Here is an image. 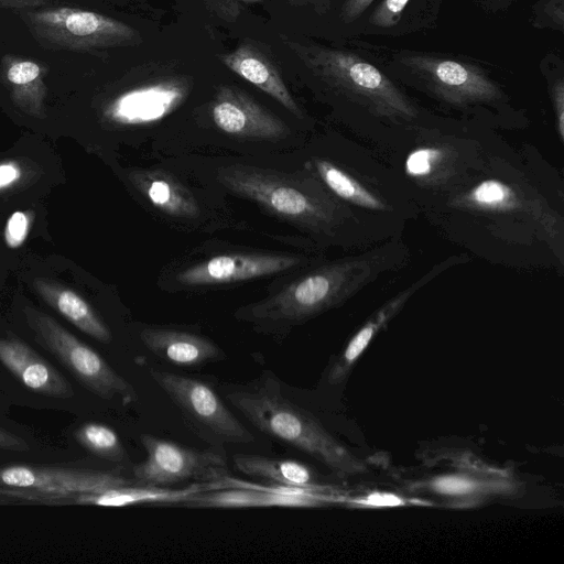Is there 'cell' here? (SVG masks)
<instances>
[{
    "label": "cell",
    "mask_w": 564,
    "mask_h": 564,
    "mask_svg": "<svg viewBox=\"0 0 564 564\" xmlns=\"http://www.w3.org/2000/svg\"><path fill=\"white\" fill-rule=\"evenodd\" d=\"M218 180L231 193L313 234L330 232L346 216L345 205L315 174L304 177L232 164L219 170Z\"/></svg>",
    "instance_id": "cell-2"
},
{
    "label": "cell",
    "mask_w": 564,
    "mask_h": 564,
    "mask_svg": "<svg viewBox=\"0 0 564 564\" xmlns=\"http://www.w3.org/2000/svg\"><path fill=\"white\" fill-rule=\"evenodd\" d=\"M436 488L445 494H464L470 489V484L462 478H443L436 482Z\"/></svg>",
    "instance_id": "cell-35"
},
{
    "label": "cell",
    "mask_w": 564,
    "mask_h": 564,
    "mask_svg": "<svg viewBox=\"0 0 564 564\" xmlns=\"http://www.w3.org/2000/svg\"><path fill=\"white\" fill-rule=\"evenodd\" d=\"M130 183L156 209L176 218H196L199 206L188 188L172 175L160 171L133 170Z\"/></svg>",
    "instance_id": "cell-20"
},
{
    "label": "cell",
    "mask_w": 564,
    "mask_h": 564,
    "mask_svg": "<svg viewBox=\"0 0 564 564\" xmlns=\"http://www.w3.org/2000/svg\"><path fill=\"white\" fill-rule=\"evenodd\" d=\"M62 505L61 499L28 490L0 486V505Z\"/></svg>",
    "instance_id": "cell-27"
},
{
    "label": "cell",
    "mask_w": 564,
    "mask_h": 564,
    "mask_svg": "<svg viewBox=\"0 0 564 564\" xmlns=\"http://www.w3.org/2000/svg\"><path fill=\"white\" fill-rule=\"evenodd\" d=\"M186 94V87L176 80L138 87L112 99L104 109V118L116 126H147L171 113Z\"/></svg>",
    "instance_id": "cell-13"
},
{
    "label": "cell",
    "mask_w": 564,
    "mask_h": 564,
    "mask_svg": "<svg viewBox=\"0 0 564 564\" xmlns=\"http://www.w3.org/2000/svg\"><path fill=\"white\" fill-rule=\"evenodd\" d=\"M149 373L178 408L193 433L210 446L224 448L256 440L208 381L153 368Z\"/></svg>",
    "instance_id": "cell-5"
},
{
    "label": "cell",
    "mask_w": 564,
    "mask_h": 564,
    "mask_svg": "<svg viewBox=\"0 0 564 564\" xmlns=\"http://www.w3.org/2000/svg\"><path fill=\"white\" fill-rule=\"evenodd\" d=\"M292 6H304L308 3L316 2L317 0H288Z\"/></svg>",
    "instance_id": "cell-38"
},
{
    "label": "cell",
    "mask_w": 564,
    "mask_h": 564,
    "mask_svg": "<svg viewBox=\"0 0 564 564\" xmlns=\"http://www.w3.org/2000/svg\"><path fill=\"white\" fill-rule=\"evenodd\" d=\"M140 338L153 355L177 367H200L225 358L213 340L191 332L148 326Z\"/></svg>",
    "instance_id": "cell-16"
},
{
    "label": "cell",
    "mask_w": 564,
    "mask_h": 564,
    "mask_svg": "<svg viewBox=\"0 0 564 564\" xmlns=\"http://www.w3.org/2000/svg\"><path fill=\"white\" fill-rule=\"evenodd\" d=\"M552 102L555 113L556 131L560 140L564 138V84L558 80L552 88Z\"/></svg>",
    "instance_id": "cell-31"
},
{
    "label": "cell",
    "mask_w": 564,
    "mask_h": 564,
    "mask_svg": "<svg viewBox=\"0 0 564 564\" xmlns=\"http://www.w3.org/2000/svg\"><path fill=\"white\" fill-rule=\"evenodd\" d=\"M366 505L387 507L401 505V500L391 494H372L367 499L361 501Z\"/></svg>",
    "instance_id": "cell-37"
},
{
    "label": "cell",
    "mask_w": 564,
    "mask_h": 564,
    "mask_svg": "<svg viewBox=\"0 0 564 564\" xmlns=\"http://www.w3.org/2000/svg\"><path fill=\"white\" fill-rule=\"evenodd\" d=\"M0 449L28 452L30 449V445L23 437L0 427Z\"/></svg>",
    "instance_id": "cell-33"
},
{
    "label": "cell",
    "mask_w": 564,
    "mask_h": 564,
    "mask_svg": "<svg viewBox=\"0 0 564 564\" xmlns=\"http://www.w3.org/2000/svg\"><path fill=\"white\" fill-rule=\"evenodd\" d=\"M404 251L390 242L314 269L271 296L240 307L236 317L265 334L286 335L291 328L345 301L382 272Z\"/></svg>",
    "instance_id": "cell-1"
},
{
    "label": "cell",
    "mask_w": 564,
    "mask_h": 564,
    "mask_svg": "<svg viewBox=\"0 0 564 564\" xmlns=\"http://www.w3.org/2000/svg\"><path fill=\"white\" fill-rule=\"evenodd\" d=\"M36 341L55 356L94 394L122 404L137 401L133 386L121 377L97 351L80 341L50 315L24 310Z\"/></svg>",
    "instance_id": "cell-6"
},
{
    "label": "cell",
    "mask_w": 564,
    "mask_h": 564,
    "mask_svg": "<svg viewBox=\"0 0 564 564\" xmlns=\"http://www.w3.org/2000/svg\"><path fill=\"white\" fill-rule=\"evenodd\" d=\"M23 18L35 41L48 50L93 52L141 42L131 25L95 11L42 7L25 10Z\"/></svg>",
    "instance_id": "cell-4"
},
{
    "label": "cell",
    "mask_w": 564,
    "mask_h": 564,
    "mask_svg": "<svg viewBox=\"0 0 564 564\" xmlns=\"http://www.w3.org/2000/svg\"><path fill=\"white\" fill-rule=\"evenodd\" d=\"M303 259L276 253H225L193 264L176 275L182 286L198 288L237 283L292 270Z\"/></svg>",
    "instance_id": "cell-10"
},
{
    "label": "cell",
    "mask_w": 564,
    "mask_h": 564,
    "mask_svg": "<svg viewBox=\"0 0 564 564\" xmlns=\"http://www.w3.org/2000/svg\"><path fill=\"white\" fill-rule=\"evenodd\" d=\"M76 441L93 455L117 464L129 462V455L117 432L102 423L89 422L78 427Z\"/></svg>",
    "instance_id": "cell-24"
},
{
    "label": "cell",
    "mask_w": 564,
    "mask_h": 564,
    "mask_svg": "<svg viewBox=\"0 0 564 564\" xmlns=\"http://www.w3.org/2000/svg\"><path fill=\"white\" fill-rule=\"evenodd\" d=\"M232 463L238 471L274 488L313 494L316 487L312 470L296 460L238 453L232 456Z\"/></svg>",
    "instance_id": "cell-21"
},
{
    "label": "cell",
    "mask_w": 564,
    "mask_h": 564,
    "mask_svg": "<svg viewBox=\"0 0 564 564\" xmlns=\"http://www.w3.org/2000/svg\"><path fill=\"white\" fill-rule=\"evenodd\" d=\"M410 0H383L373 11L370 22L379 28H392L402 15Z\"/></svg>",
    "instance_id": "cell-28"
},
{
    "label": "cell",
    "mask_w": 564,
    "mask_h": 564,
    "mask_svg": "<svg viewBox=\"0 0 564 564\" xmlns=\"http://www.w3.org/2000/svg\"><path fill=\"white\" fill-rule=\"evenodd\" d=\"M283 44L321 80L394 121L417 117L415 106L380 69L358 55L281 35Z\"/></svg>",
    "instance_id": "cell-3"
},
{
    "label": "cell",
    "mask_w": 564,
    "mask_h": 564,
    "mask_svg": "<svg viewBox=\"0 0 564 564\" xmlns=\"http://www.w3.org/2000/svg\"><path fill=\"white\" fill-rule=\"evenodd\" d=\"M372 336L373 330L369 326L365 325L350 340L345 351V359L348 361L355 360L366 348Z\"/></svg>",
    "instance_id": "cell-32"
},
{
    "label": "cell",
    "mask_w": 564,
    "mask_h": 564,
    "mask_svg": "<svg viewBox=\"0 0 564 564\" xmlns=\"http://www.w3.org/2000/svg\"><path fill=\"white\" fill-rule=\"evenodd\" d=\"M23 176L19 162L13 160L0 162V193L17 185Z\"/></svg>",
    "instance_id": "cell-30"
},
{
    "label": "cell",
    "mask_w": 564,
    "mask_h": 564,
    "mask_svg": "<svg viewBox=\"0 0 564 564\" xmlns=\"http://www.w3.org/2000/svg\"><path fill=\"white\" fill-rule=\"evenodd\" d=\"M33 214L31 212L18 210L10 215L4 227L6 245L15 249L21 247L29 236Z\"/></svg>",
    "instance_id": "cell-26"
},
{
    "label": "cell",
    "mask_w": 564,
    "mask_h": 564,
    "mask_svg": "<svg viewBox=\"0 0 564 564\" xmlns=\"http://www.w3.org/2000/svg\"><path fill=\"white\" fill-rule=\"evenodd\" d=\"M33 284L47 305L75 327L100 343L107 344L111 340L108 326L77 292L41 279L35 280Z\"/></svg>",
    "instance_id": "cell-22"
},
{
    "label": "cell",
    "mask_w": 564,
    "mask_h": 564,
    "mask_svg": "<svg viewBox=\"0 0 564 564\" xmlns=\"http://www.w3.org/2000/svg\"><path fill=\"white\" fill-rule=\"evenodd\" d=\"M375 0H346L341 10V18L345 22L355 21L362 14Z\"/></svg>",
    "instance_id": "cell-34"
},
{
    "label": "cell",
    "mask_w": 564,
    "mask_h": 564,
    "mask_svg": "<svg viewBox=\"0 0 564 564\" xmlns=\"http://www.w3.org/2000/svg\"><path fill=\"white\" fill-rule=\"evenodd\" d=\"M47 68L33 59L6 54L0 62V80L17 108L42 119L45 113Z\"/></svg>",
    "instance_id": "cell-17"
},
{
    "label": "cell",
    "mask_w": 564,
    "mask_h": 564,
    "mask_svg": "<svg viewBox=\"0 0 564 564\" xmlns=\"http://www.w3.org/2000/svg\"><path fill=\"white\" fill-rule=\"evenodd\" d=\"M0 362L28 389L53 398H72L67 379L19 337H0Z\"/></svg>",
    "instance_id": "cell-14"
},
{
    "label": "cell",
    "mask_w": 564,
    "mask_h": 564,
    "mask_svg": "<svg viewBox=\"0 0 564 564\" xmlns=\"http://www.w3.org/2000/svg\"><path fill=\"white\" fill-rule=\"evenodd\" d=\"M50 0H0L1 10L25 11L45 7Z\"/></svg>",
    "instance_id": "cell-36"
},
{
    "label": "cell",
    "mask_w": 564,
    "mask_h": 564,
    "mask_svg": "<svg viewBox=\"0 0 564 564\" xmlns=\"http://www.w3.org/2000/svg\"><path fill=\"white\" fill-rule=\"evenodd\" d=\"M308 166L312 173L339 199L373 212L392 209L384 198L333 162L314 158Z\"/></svg>",
    "instance_id": "cell-23"
},
{
    "label": "cell",
    "mask_w": 564,
    "mask_h": 564,
    "mask_svg": "<svg viewBox=\"0 0 564 564\" xmlns=\"http://www.w3.org/2000/svg\"><path fill=\"white\" fill-rule=\"evenodd\" d=\"M147 457L132 467L138 485L170 488L180 482H217L229 478L221 447L200 451L150 434L141 435Z\"/></svg>",
    "instance_id": "cell-7"
},
{
    "label": "cell",
    "mask_w": 564,
    "mask_h": 564,
    "mask_svg": "<svg viewBox=\"0 0 564 564\" xmlns=\"http://www.w3.org/2000/svg\"><path fill=\"white\" fill-rule=\"evenodd\" d=\"M228 479V478H227ZM227 479L217 482H198L186 488L172 489L145 485H123L75 496L69 503L101 507H126L139 503H181L185 498L204 490L229 487Z\"/></svg>",
    "instance_id": "cell-19"
},
{
    "label": "cell",
    "mask_w": 564,
    "mask_h": 564,
    "mask_svg": "<svg viewBox=\"0 0 564 564\" xmlns=\"http://www.w3.org/2000/svg\"><path fill=\"white\" fill-rule=\"evenodd\" d=\"M218 58L231 72L272 97L292 115L302 118V110L279 67L259 46L242 42L232 51L219 54Z\"/></svg>",
    "instance_id": "cell-15"
},
{
    "label": "cell",
    "mask_w": 564,
    "mask_h": 564,
    "mask_svg": "<svg viewBox=\"0 0 564 564\" xmlns=\"http://www.w3.org/2000/svg\"><path fill=\"white\" fill-rule=\"evenodd\" d=\"M132 484L117 470L47 465L0 466V486L53 496L69 503L75 496Z\"/></svg>",
    "instance_id": "cell-9"
},
{
    "label": "cell",
    "mask_w": 564,
    "mask_h": 564,
    "mask_svg": "<svg viewBox=\"0 0 564 564\" xmlns=\"http://www.w3.org/2000/svg\"><path fill=\"white\" fill-rule=\"evenodd\" d=\"M210 115L219 130L238 138L278 140L289 133L288 126L279 117L236 86L218 87Z\"/></svg>",
    "instance_id": "cell-11"
},
{
    "label": "cell",
    "mask_w": 564,
    "mask_h": 564,
    "mask_svg": "<svg viewBox=\"0 0 564 564\" xmlns=\"http://www.w3.org/2000/svg\"><path fill=\"white\" fill-rule=\"evenodd\" d=\"M315 502L312 492L274 488L234 486L204 490L185 498L180 505L204 508L306 507Z\"/></svg>",
    "instance_id": "cell-18"
},
{
    "label": "cell",
    "mask_w": 564,
    "mask_h": 564,
    "mask_svg": "<svg viewBox=\"0 0 564 564\" xmlns=\"http://www.w3.org/2000/svg\"><path fill=\"white\" fill-rule=\"evenodd\" d=\"M452 206L486 215L531 216L553 237L562 236V223L550 207H541L538 199L530 202L521 189L498 178H487L452 199Z\"/></svg>",
    "instance_id": "cell-12"
},
{
    "label": "cell",
    "mask_w": 564,
    "mask_h": 564,
    "mask_svg": "<svg viewBox=\"0 0 564 564\" xmlns=\"http://www.w3.org/2000/svg\"><path fill=\"white\" fill-rule=\"evenodd\" d=\"M399 62L447 104L468 106L502 99L499 87L480 69L469 64L412 53L401 54Z\"/></svg>",
    "instance_id": "cell-8"
},
{
    "label": "cell",
    "mask_w": 564,
    "mask_h": 564,
    "mask_svg": "<svg viewBox=\"0 0 564 564\" xmlns=\"http://www.w3.org/2000/svg\"><path fill=\"white\" fill-rule=\"evenodd\" d=\"M208 9L226 22H235L251 4L263 0H205Z\"/></svg>",
    "instance_id": "cell-29"
},
{
    "label": "cell",
    "mask_w": 564,
    "mask_h": 564,
    "mask_svg": "<svg viewBox=\"0 0 564 564\" xmlns=\"http://www.w3.org/2000/svg\"><path fill=\"white\" fill-rule=\"evenodd\" d=\"M453 153L441 145H420L408 155L405 171L424 184H436L447 175Z\"/></svg>",
    "instance_id": "cell-25"
}]
</instances>
